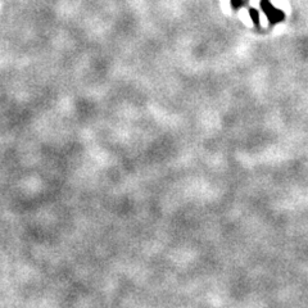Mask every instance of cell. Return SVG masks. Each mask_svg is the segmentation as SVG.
<instances>
[{
  "instance_id": "1",
  "label": "cell",
  "mask_w": 308,
  "mask_h": 308,
  "mask_svg": "<svg viewBox=\"0 0 308 308\" xmlns=\"http://www.w3.org/2000/svg\"><path fill=\"white\" fill-rule=\"evenodd\" d=\"M261 8H262V11H263L271 25L280 23L285 19V13L274 7L270 0H261Z\"/></svg>"
},
{
  "instance_id": "2",
  "label": "cell",
  "mask_w": 308,
  "mask_h": 308,
  "mask_svg": "<svg viewBox=\"0 0 308 308\" xmlns=\"http://www.w3.org/2000/svg\"><path fill=\"white\" fill-rule=\"evenodd\" d=\"M249 15H250V17H252V19H253L254 26H256V27H260L261 23H260V15H258V11H257V9H254V8H250Z\"/></svg>"
},
{
  "instance_id": "3",
  "label": "cell",
  "mask_w": 308,
  "mask_h": 308,
  "mask_svg": "<svg viewBox=\"0 0 308 308\" xmlns=\"http://www.w3.org/2000/svg\"><path fill=\"white\" fill-rule=\"evenodd\" d=\"M244 4V1L243 0H231V5H232V8L234 9H238V8H240Z\"/></svg>"
}]
</instances>
